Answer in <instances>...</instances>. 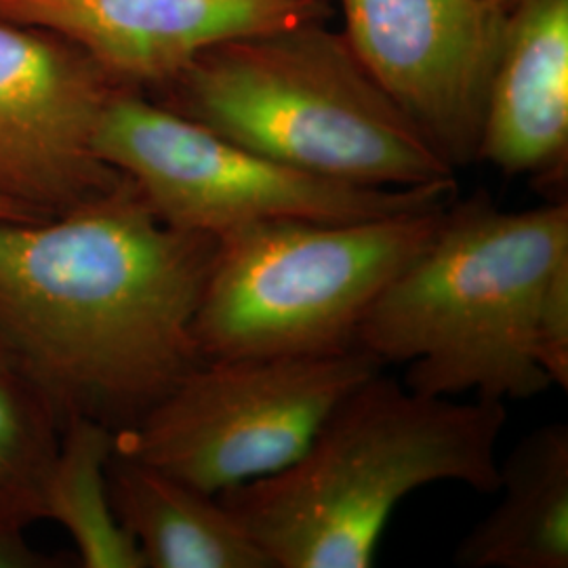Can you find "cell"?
I'll list each match as a JSON object with an SVG mask.
<instances>
[{"label": "cell", "mask_w": 568, "mask_h": 568, "mask_svg": "<svg viewBox=\"0 0 568 568\" xmlns=\"http://www.w3.org/2000/svg\"><path fill=\"white\" fill-rule=\"evenodd\" d=\"M220 241L122 175L41 222H0V352L60 424H138L203 363L194 321Z\"/></svg>", "instance_id": "6da1fadb"}, {"label": "cell", "mask_w": 568, "mask_h": 568, "mask_svg": "<svg viewBox=\"0 0 568 568\" xmlns=\"http://www.w3.org/2000/svg\"><path fill=\"white\" fill-rule=\"evenodd\" d=\"M504 403L426 396L373 373L281 471L222 495L274 568H371L387 523L417 488L495 493Z\"/></svg>", "instance_id": "7a4b0ae2"}, {"label": "cell", "mask_w": 568, "mask_h": 568, "mask_svg": "<svg viewBox=\"0 0 568 568\" xmlns=\"http://www.w3.org/2000/svg\"><path fill=\"white\" fill-rule=\"evenodd\" d=\"M568 276V203L504 211L485 192L450 201L432 241L368 307L356 331L382 365L406 366L426 396L508 403L551 386L539 321Z\"/></svg>", "instance_id": "3957f363"}, {"label": "cell", "mask_w": 568, "mask_h": 568, "mask_svg": "<svg viewBox=\"0 0 568 568\" xmlns=\"http://www.w3.org/2000/svg\"><path fill=\"white\" fill-rule=\"evenodd\" d=\"M154 89L183 119L314 175L371 187L457 182L323 20L215 44Z\"/></svg>", "instance_id": "277c9868"}, {"label": "cell", "mask_w": 568, "mask_h": 568, "mask_svg": "<svg viewBox=\"0 0 568 568\" xmlns=\"http://www.w3.org/2000/svg\"><path fill=\"white\" fill-rule=\"evenodd\" d=\"M445 206L365 222H272L217 239L194 321L204 361L356 345L368 307L432 241Z\"/></svg>", "instance_id": "5b68a950"}, {"label": "cell", "mask_w": 568, "mask_h": 568, "mask_svg": "<svg viewBox=\"0 0 568 568\" xmlns=\"http://www.w3.org/2000/svg\"><path fill=\"white\" fill-rule=\"evenodd\" d=\"M95 150L164 224L215 239L272 222H365L424 211L450 203L457 190V182L371 187L314 175L225 140L138 89L112 95Z\"/></svg>", "instance_id": "8992f818"}, {"label": "cell", "mask_w": 568, "mask_h": 568, "mask_svg": "<svg viewBox=\"0 0 568 568\" xmlns=\"http://www.w3.org/2000/svg\"><path fill=\"white\" fill-rule=\"evenodd\" d=\"M361 345L203 361L114 448L209 495L291 466L349 389L382 371Z\"/></svg>", "instance_id": "52a82bcc"}, {"label": "cell", "mask_w": 568, "mask_h": 568, "mask_svg": "<svg viewBox=\"0 0 568 568\" xmlns=\"http://www.w3.org/2000/svg\"><path fill=\"white\" fill-rule=\"evenodd\" d=\"M119 89L77 44L0 18V199L53 217L121 182L95 150Z\"/></svg>", "instance_id": "ba28073f"}, {"label": "cell", "mask_w": 568, "mask_h": 568, "mask_svg": "<svg viewBox=\"0 0 568 568\" xmlns=\"http://www.w3.org/2000/svg\"><path fill=\"white\" fill-rule=\"evenodd\" d=\"M366 72L455 171L478 161L509 9L487 0H339Z\"/></svg>", "instance_id": "9c48e42d"}, {"label": "cell", "mask_w": 568, "mask_h": 568, "mask_svg": "<svg viewBox=\"0 0 568 568\" xmlns=\"http://www.w3.org/2000/svg\"><path fill=\"white\" fill-rule=\"evenodd\" d=\"M328 0H0V18L77 44L121 89L159 87L206 49L300 21Z\"/></svg>", "instance_id": "30bf717a"}, {"label": "cell", "mask_w": 568, "mask_h": 568, "mask_svg": "<svg viewBox=\"0 0 568 568\" xmlns=\"http://www.w3.org/2000/svg\"><path fill=\"white\" fill-rule=\"evenodd\" d=\"M478 161L567 201L568 0H516L488 89Z\"/></svg>", "instance_id": "8fae6325"}, {"label": "cell", "mask_w": 568, "mask_h": 568, "mask_svg": "<svg viewBox=\"0 0 568 568\" xmlns=\"http://www.w3.org/2000/svg\"><path fill=\"white\" fill-rule=\"evenodd\" d=\"M110 495L145 568H274L217 495L114 448Z\"/></svg>", "instance_id": "7c38bea8"}, {"label": "cell", "mask_w": 568, "mask_h": 568, "mask_svg": "<svg viewBox=\"0 0 568 568\" xmlns=\"http://www.w3.org/2000/svg\"><path fill=\"white\" fill-rule=\"evenodd\" d=\"M499 501L455 549L464 568L568 567V427L532 429L499 462Z\"/></svg>", "instance_id": "4fadbf2b"}, {"label": "cell", "mask_w": 568, "mask_h": 568, "mask_svg": "<svg viewBox=\"0 0 568 568\" xmlns=\"http://www.w3.org/2000/svg\"><path fill=\"white\" fill-rule=\"evenodd\" d=\"M116 432L89 417H70L42 485V520L60 525L82 567L145 568L142 551L122 527L110 495L108 464Z\"/></svg>", "instance_id": "5bb4252c"}, {"label": "cell", "mask_w": 568, "mask_h": 568, "mask_svg": "<svg viewBox=\"0 0 568 568\" xmlns=\"http://www.w3.org/2000/svg\"><path fill=\"white\" fill-rule=\"evenodd\" d=\"M60 427L51 406L0 366V528L26 532L42 520V485Z\"/></svg>", "instance_id": "9a60e30c"}, {"label": "cell", "mask_w": 568, "mask_h": 568, "mask_svg": "<svg viewBox=\"0 0 568 568\" xmlns=\"http://www.w3.org/2000/svg\"><path fill=\"white\" fill-rule=\"evenodd\" d=\"M55 567L53 558L32 548L20 530L0 528V568Z\"/></svg>", "instance_id": "2e32d148"}, {"label": "cell", "mask_w": 568, "mask_h": 568, "mask_svg": "<svg viewBox=\"0 0 568 568\" xmlns=\"http://www.w3.org/2000/svg\"><path fill=\"white\" fill-rule=\"evenodd\" d=\"M41 220H47V217H39L37 213H32L23 206L0 199V222H41Z\"/></svg>", "instance_id": "e0dca14e"}, {"label": "cell", "mask_w": 568, "mask_h": 568, "mask_svg": "<svg viewBox=\"0 0 568 568\" xmlns=\"http://www.w3.org/2000/svg\"><path fill=\"white\" fill-rule=\"evenodd\" d=\"M487 2H493V4H499V7H504V9H509L516 0H487Z\"/></svg>", "instance_id": "ac0fdd59"}, {"label": "cell", "mask_w": 568, "mask_h": 568, "mask_svg": "<svg viewBox=\"0 0 568 568\" xmlns=\"http://www.w3.org/2000/svg\"><path fill=\"white\" fill-rule=\"evenodd\" d=\"M0 366H7V363H4V356H2V352H0Z\"/></svg>", "instance_id": "d6986e66"}]
</instances>
